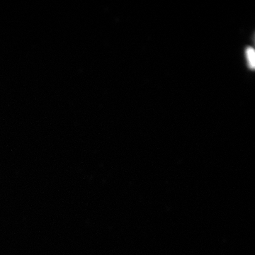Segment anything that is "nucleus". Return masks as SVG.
<instances>
[{"instance_id":"1","label":"nucleus","mask_w":255,"mask_h":255,"mask_svg":"<svg viewBox=\"0 0 255 255\" xmlns=\"http://www.w3.org/2000/svg\"><path fill=\"white\" fill-rule=\"evenodd\" d=\"M246 56L249 68H255V51L252 47H248L246 50Z\"/></svg>"}]
</instances>
